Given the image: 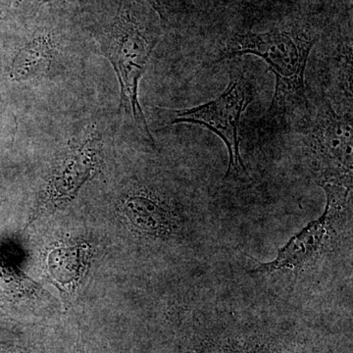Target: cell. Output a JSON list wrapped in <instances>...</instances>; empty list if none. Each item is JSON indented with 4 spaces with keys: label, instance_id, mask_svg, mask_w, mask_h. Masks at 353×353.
Masks as SVG:
<instances>
[{
    "label": "cell",
    "instance_id": "1",
    "mask_svg": "<svg viewBox=\"0 0 353 353\" xmlns=\"http://www.w3.org/2000/svg\"><path fill=\"white\" fill-rule=\"evenodd\" d=\"M317 38L301 28H275L268 32L236 34L221 48L215 63L241 55H255L275 75V92L265 117H280L292 109L307 108L305 71Z\"/></svg>",
    "mask_w": 353,
    "mask_h": 353
},
{
    "label": "cell",
    "instance_id": "2",
    "mask_svg": "<svg viewBox=\"0 0 353 353\" xmlns=\"http://www.w3.org/2000/svg\"><path fill=\"white\" fill-rule=\"evenodd\" d=\"M157 39L146 32L128 7L121 6L110 31L102 39L104 55L120 83L119 110L132 115L137 126L153 141L139 101V85L145 75Z\"/></svg>",
    "mask_w": 353,
    "mask_h": 353
},
{
    "label": "cell",
    "instance_id": "3",
    "mask_svg": "<svg viewBox=\"0 0 353 353\" xmlns=\"http://www.w3.org/2000/svg\"><path fill=\"white\" fill-rule=\"evenodd\" d=\"M304 125L303 143L317 185L352 188V115L336 112L324 99Z\"/></svg>",
    "mask_w": 353,
    "mask_h": 353
},
{
    "label": "cell",
    "instance_id": "4",
    "mask_svg": "<svg viewBox=\"0 0 353 353\" xmlns=\"http://www.w3.org/2000/svg\"><path fill=\"white\" fill-rule=\"evenodd\" d=\"M252 88L243 74L231 73L226 90L212 101L185 109L157 108L164 112L166 125H199L214 132L229 155L226 176L248 175L241 153L240 126L245 109L252 101Z\"/></svg>",
    "mask_w": 353,
    "mask_h": 353
},
{
    "label": "cell",
    "instance_id": "5",
    "mask_svg": "<svg viewBox=\"0 0 353 353\" xmlns=\"http://www.w3.org/2000/svg\"><path fill=\"white\" fill-rule=\"evenodd\" d=\"M323 190L326 196L323 214L294 234L287 245L279 250L273 261L259 263L255 273L301 271L317 259L329 240L334 219H338L352 196V192L341 188L327 187Z\"/></svg>",
    "mask_w": 353,
    "mask_h": 353
},
{
    "label": "cell",
    "instance_id": "6",
    "mask_svg": "<svg viewBox=\"0 0 353 353\" xmlns=\"http://www.w3.org/2000/svg\"><path fill=\"white\" fill-rule=\"evenodd\" d=\"M102 141L95 131L88 132L82 143L74 146L62 163L55 169L39 199L32 222L50 209L71 201L82 185L97 173L101 163Z\"/></svg>",
    "mask_w": 353,
    "mask_h": 353
},
{
    "label": "cell",
    "instance_id": "7",
    "mask_svg": "<svg viewBox=\"0 0 353 353\" xmlns=\"http://www.w3.org/2000/svg\"><path fill=\"white\" fill-rule=\"evenodd\" d=\"M123 211L132 226L148 236L163 238L173 234L176 228L173 213L145 192L128 196L123 203Z\"/></svg>",
    "mask_w": 353,
    "mask_h": 353
},
{
    "label": "cell",
    "instance_id": "8",
    "mask_svg": "<svg viewBox=\"0 0 353 353\" xmlns=\"http://www.w3.org/2000/svg\"><path fill=\"white\" fill-rule=\"evenodd\" d=\"M88 259L90 248L83 245L57 248L48 255V270L59 284L73 287L82 280Z\"/></svg>",
    "mask_w": 353,
    "mask_h": 353
},
{
    "label": "cell",
    "instance_id": "9",
    "mask_svg": "<svg viewBox=\"0 0 353 353\" xmlns=\"http://www.w3.org/2000/svg\"><path fill=\"white\" fill-rule=\"evenodd\" d=\"M52 53L53 44L50 37H37L14 59L11 77L16 81H25L41 75L50 67Z\"/></svg>",
    "mask_w": 353,
    "mask_h": 353
},
{
    "label": "cell",
    "instance_id": "10",
    "mask_svg": "<svg viewBox=\"0 0 353 353\" xmlns=\"http://www.w3.org/2000/svg\"><path fill=\"white\" fill-rule=\"evenodd\" d=\"M150 2V6L155 9V11L159 14L160 18L164 20L163 8H162L161 0H148Z\"/></svg>",
    "mask_w": 353,
    "mask_h": 353
},
{
    "label": "cell",
    "instance_id": "11",
    "mask_svg": "<svg viewBox=\"0 0 353 353\" xmlns=\"http://www.w3.org/2000/svg\"><path fill=\"white\" fill-rule=\"evenodd\" d=\"M75 353H85V350H83L82 341H78V343H77Z\"/></svg>",
    "mask_w": 353,
    "mask_h": 353
},
{
    "label": "cell",
    "instance_id": "12",
    "mask_svg": "<svg viewBox=\"0 0 353 353\" xmlns=\"http://www.w3.org/2000/svg\"><path fill=\"white\" fill-rule=\"evenodd\" d=\"M43 1H51V0H43Z\"/></svg>",
    "mask_w": 353,
    "mask_h": 353
}]
</instances>
